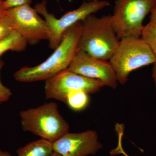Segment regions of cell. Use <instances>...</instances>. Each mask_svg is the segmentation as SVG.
<instances>
[{"instance_id":"obj_13","label":"cell","mask_w":156,"mask_h":156,"mask_svg":"<svg viewBox=\"0 0 156 156\" xmlns=\"http://www.w3.org/2000/svg\"><path fill=\"white\" fill-rule=\"evenodd\" d=\"M151 13L149 22L144 26L140 38L149 46L156 57V6Z\"/></svg>"},{"instance_id":"obj_14","label":"cell","mask_w":156,"mask_h":156,"mask_svg":"<svg viewBox=\"0 0 156 156\" xmlns=\"http://www.w3.org/2000/svg\"><path fill=\"white\" fill-rule=\"evenodd\" d=\"M89 102L88 94L83 91H75L68 95L65 103L73 110L80 111L87 108Z\"/></svg>"},{"instance_id":"obj_6","label":"cell","mask_w":156,"mask_h":156,"mask_svg":"<svg viewBox=\"0 0 156 156\" xmlns=\"http://www.w3.org/2000/svg\"><path fill=\"white\" fill-rule=\"evenodd\" d=\"M110 5L106 0H91L84 2L79 8L70 11L57 19L47 9V1L43 0L37 3L34 9L38 14L44 16L48 23L50 31L49 48L55 50L60 42L63 34L69 27L79 21H83L87 17L94 14Z\"/></svg>"},{"instance_id":"obj_12","label":"cell","mask_w":156,"mask_h":156,"mask_svg":"<svg viewBox=\"0 0 156 156\" xmlns=\"http://www.w3.org/2000/svg\"><path fill=\"white\" fill-rule=\"evenodd\" d=\"M27 44L25 39L14 30L8 37L0 41V57L9 50L22 52L25 50Z\"/></svg>"},{"instance_id":"obj_21","label":"cell","mask_w":156,"mask_h":156,"mask_svg":"<svg viewBox=\"0 0 156 156\" xmlns=\"http://www.w3.org/2000/svg\"><path fill=\"white\" fill-rule=\"evenodd\" d=\"M0 156H12L11 154L6 151H3L0 149Z\"/></svg>"},{"instance_id":"obj_4","label":"cell","mask_w":156,"mask_h":156,"mask_svg":"<svg viewBox=\"0 0 156 156\" xmlns=\"http://www.w3.org/2000/svg\"><path fill=\"white\" fill-rule=\"evenodd\" d=\"M109 62L114 70L118 83L124 85L132 71L154 64L156 57L141 38L129 37L120 40Z\"/></svg>"},{"instance_id":"obj_23","label":"cell","mask_w":156,"mask_h":156,"mask_svg":"<svg viewBox=\"0 0 156 156\" xmlns=\"http://www.w3.org/2000/svg\"><path fill=\"white\" fill-rule=\"evenodd\" d=\"M0 1H1V0H0Z\"/></svg>"},{"instance_id":"obj_20","label":"cell","mask_w":156,"mask_h":156,"mask_svg":"<svg viewBox=\"0 0 156 156\" xmlns=\"http://www.w3.org/2000/svg\"><path fill=\"white\" fill-rule=\"evenodd\" d=\"M152 76L153 79L156 91V62L153 64V66L152 68Z\"/></svg>"},{"instance_id":"obj_8","label":"cell","mask_w":156,"mask_h":156,"mask_svg":"<svg viewBox=\"0 0 156 156\" xmlns=\"http://www.w3.org/2000/svg\"><path fill=\"white\" fill-rule=\"evenodd\" d=\"M7 14L13 20L15 30L27 44L36 45L42 40H49L50 31L48 23L30 5L11 8L7 10Z\"/></svg>"},{"instance_id":"obj_5","label":"cell","mask_w":156,"mask_h":156,"mask_svg":"<svg viewBox=\"0 0 156 156\" xmlns=\"http://www.w3.org/2000/svg\"><path fill=\"white\" fill-rule=\"evenodd\" d=\"M156 6V0H116L112 21L119 40L141 37L144 20Z\"/></svg>"},{"instance_id":"obj_22","label":"cell","mask_w":156,"mask_h":156,"mask_svg":"<svg viewBox=\"0 0 156 156\" xmlns=\"http://www.w3.org/2000/svg\"><path fill=\"white\" fill-rule=\"evenodd\" d=\"M50 156H62L60 154L56 152L53 151V154H51Z\"/></svg>"},{"instance_id":"obj_17","label":"cell","mask_w":156,"mask_h":156,"mask_svg":"<svg viewBox=\"0 0 156 156\" xmlns=\"http://www.w3.org/2000/svg\"><path fill=\"white\" fill-rule=\"evenodd\" d=\"M117 131L118 133V136H119L118 145L116 148L111 151V155L112 156H114L118 154H122L124 156H130L124 151L122 145V139L123 133H124L123 128H117Z\"/></svg>"},{"instance_id":"obj_2","label":"cell","mask_w":156,"mask_h":156,"mask_svg":"<svg viewBox=\"0 0 156 156\" xmlns=\"http://www.w3.org/2000/svg\"><path fill=\"white\" fill-rule=\"evenodd\" d=\"M82 22L80 50L94 58L109 61L120 41L114 28L111 15L99 17L91 14Z\"/></svg>"},{"instance_id":"obj_18","label":"cell","mask_w":156,"mask_h":156,"mask_svg":"<svg viewBox=\"0 0 156 156\" xmlns=\"http://www.w3.org/2000/svg\"><path fill=\"white\" fill-rule=\"evenodd\" d=\"M32 0H5L4 5L6 10L23 5H30Z\"/></svg>"},{"instance_id":"obj_11","label":"cell","mask_w":156,"mask_h":156,"mask_svg":"<svg viewBox=\"0 0 156 156\" xmlns=\"http://www.w3.org/2000/svg\"><path fill=\"white\" fill-rule=\"evenodd\" d=\"M53 151V143L41 138L19 148L17 154V156H50Z\"/></svg>"},{"instance_id":"obj_9","label":"cell","mask_w":156,"mask_h":156,"mask_svg":"<svg viewBox=\"0 0 156 156\" xmlns=\"http://www.w3.org/2000/svg\"><path fill=\"white\" fill-rule=\"evenodd\" d=\"M70 71L89 79L98 80L104 86L116 89L118 86L115 73L108 61L92 57L79 50L69 67Z\"/></svg>"},{"instance_id":"obj_19","label":"cell","mask_w":156,"mask_h":156,"mask_svg":"<svg viewBox=\"0 0 156 156\" xmlns=\"http://www.w3.org/2000/svg\"><path fill=\"white\" fill-rule=\"evenodd\" d=\"M4 0L0 1V17L7 14V10L5 9L4 5Z\"/></svg>"},{"instance_id":"obj_10","label":"cell","mask_w":156,"mask_h":156,"mask_svg":"<svg viewBox=\"0 0 156 156\" xmlns=\"http://www.w3.org/2000/svg\"><path fill=\"white\" fill-rule=\"evenodd\" d=\"M53 151L62 156H88L97 154L103 145L97 133L88 131L80 133L68 132L53 143Z\"/></svg>"},{"instance_id":"obj_3","label":"cell","mask_w":156,"mask_h":156,"mask_svg":"<svg viewBox=\"0 0 156 156\" xmlns=\"http://www.w3.org/2000/svg\"><path fill=\"white\" fill-rule=\"evenodd\" d=\"M19 115L23 131L52 143L69 131V125L62 116L55 102L22 111Z\"/></svg>"},{"instance_id":"obj_16","label":"cell","mask_w":156,"mask_h":156,"mask_svg":"<svg viewBox=\"0 0 156 156\" xmlns=\"http://www.w3.org/2000/svg\"><path fill=\"white\" fill-rule=\"evenodd\" d=\"M4 65V62L0 59V73L1 69ZM12 95L11 90L8 87L4 86L2 83L0 78V105L8 101Z\"/></svg>"},{"instance_id":"obj_1","label":"cell","mask_w":156,"mask_h":156,"mask_svg":"<svg viewBox=\"0 0 156 156\" xmlns=\"http://www.w3.org/2000/svg\"><path fill=\"white\" fill-rule=\"evenodd\" d=\"M82 28V21L69 27L51 56L36 66L21 68L14 73L15 80L23 83L46 81L67 69L80 50Z\"/></svg>"},{"instance_id":"obj_7","label":"cell","mask_w":156,"mask_h":156,"mask_svg":"<svg viewBox=\"0 0 156 156\" xmlns=\"http://www.w3.org/2000/svg\"><path fill=\"white\" fill-rule=\"evenodd\" d=\"M45 81L46 98L65 103L68 95L71 92L83 91L88 94H92L104 86L100 81L86 77L68 69Z\"/></svg>"},{"instance_id":"obj_15","label":"cell","mask_w":156,"mask_h":156,"mask_svg":"<svg viewBox=\"0 0 156 156\" xmlns=\"http://www.w3.org/2000/svg\"><path fill=\"white\" fill-rule=\"evenodd\" d=\"M15 30L14 22L8 14L0 17V41Z\"/></svg>"}]
</instances>
